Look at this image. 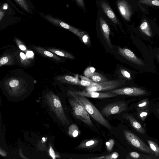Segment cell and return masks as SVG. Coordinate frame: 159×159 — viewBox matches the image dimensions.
Here are the masks:
<instances>
[{"label": "cell", "instance_id": "obj_36", "mask_svg": "<svg viewBox=\"0 0 159 159\" xmlns=\"http://www.w3.org/2000/svg\"><path fill=\"white\" fill-rule=\"evenodd\" d=\"M83 8L84 7V5L83 0H75Z\"/></svg>", "mask_w": 159, "mask_h": 159}, {"label": "cell", "instance_id": "obj_11", "mask_svg": "<svg viewBox=\"0 0 159 159\" xmlns=\"http://www.w3.org/2000/svg\"><path fill=\"white\" fill-rule=\"evenodd\" d=\"M119 11L123 18L127 21H129L132 11L128 3L125 0H120L117 2Z\"/></svg>", "mask_w": 159, "mask_h": 159}, {"label": "cell", "instance_id": "obj_5", "mask_svg": "<svg viewBox=\"0 0 159 159\" xmlns=\"http://www.w3.org/2000/svg\"><path fill=\"white\" fill-rule=\"evenodd\" d=\"M124 133L126 140L133 146L143 152L153 154L150 148L134 134L126 129L124 131Z\"/></svg>", "mask_w": 159, "mask_h": 159}, {"label": "cell", "instance_id": "obj_31", "mask_svg": "<svg viewBox=\"0 0 159 159\" xmlns=\"http://www.w3.org/2000/svg\"><path fill=\"white\" fill-rule=\"evenodd\" d=\"M119 157V154L117 152H115L112 153L105 156V158L106 159H116Z\"/></svg>", "mask_w": 159, "mask_h": 159}, {"label": "cell", "instance_id": "obj_29", "mask_svg": "<svg viewBox=\"0 0 159 159\" xmlns=\"http://www.w3.org/2000/svg\"><path fill=\"white\" fill-rule=\"evenodd\" d=\"M22 7L27 11H29V6L26 0H15Z\"/></svg>", "mask_w": 159, "mask_h": 159}, {"label": "cell", "instance_id": "obj_10", "mask_svg": "<svg viewBox=\"0 0 159 159\" xmlns=\"http://www.w3.org/2000/svg\"><path fill=\"white\" fill-rule=\"evenodd\" d=\"M118 52L119 53L129 61L139 66H143V62L130 49L127 48L119 47Z\"/></svg>", "mask_w": 159, "mask_h": 159}, {"label": "cell", "instance_id": "obj_3", "mask_svg": "<svg viewBox=\"0 0 159 159\" xmlns=\"http://www.w3.org/2000/svg\"><path fill=\"white\" fill-rule=\"evenodd\" d=\"M123 80H107L100 83H93L91 85L87 87V92H100L112 90L124 84Z\"/></svg>", "mask_w": 159, "mask_h": 159}, {"label": "cell", "instance_id": "obj_34", "mask_svg": "<svg viewBox=\"0 0 159 159\" xmlns=\"http://www.w3.org/2000/svg\"><path fill=\"white\" fill-rule=\"evenodd\" d=\"M130 156L131 157L134 158H138L140 157L139 154L137 152H133L130 153Z\"/></svg>", "mask_w": 159, "mask_h": 159}, {"label": "cell", "instance_id": "obj_1", "mask_svg": "<svg viewBox=\"0 0 159 159\" xmlns=\"http://www.w3.org/2000/svg\"><path fill=\"white\" fill-rule=\"evenodd\" d=\"M71 96L84 107L88 113L94 120L107 129H111V126L108 121L86 97L75 95H72Z\"/></svg>", "mask_w": 159, "mask_h": 159}, {"label": "cell", "instance_id": "obj_35", "mask_svg": "<svg viewBox=\"0 0 159 159\" xmlns=\"http://www.w3.org/2000/svg\"><path fill=\"white\" fill-rule=\"evenodd\" d=\"M49 153L50 155L53 158H55L56 156L54 152L51 147H50L49 149Z\"/></svg>", "mask_w": 159, "mask_h": 159}, {"label": "cell", "instance_id": "obj_42", "mask_svg": "<svg viewBox=\"0 0 159 159\" xmlns=\"http://www.w3.org/2000/svg\"><path fill=\"white\" fill-rule=\"evenodd\" d=\"M157 57L159 61V49H158V51L157 53Z\"/></svg>", "mask_w": 159, "mask_h": 159}, {"label": "cell", "instance_id": "obj_16", "mask_svg": "<svg viewBox=\"0 0 159 159\" xmlns=\"http://www.w3.org/2000/svg\"><path fill=\"white\" fill-rule=\"evenodd\" d=\"M125 117L129 120L131 125L135 129L141 134L145 133V130L144 129L132 115H126Z\"/></svg>", "mask_w": 159, "mask_h": 159}, {"label": "cell", "instance_id": "obj_17", "mask_svg": "<svg viewBox=\"0 0 159 159\" xmlns=\"http://www.w3.org/2000/svg\"><path fill=\"white\" fill-rule=\"evenodd\" d=\"M56 79L61 83L72 84H78L79 81L78 75L75 77L68 75L60 76L57 77Z\"/></svg>", "mask_w": 159, "mask_h": 159}, {"label": "cell", "instance_id": "obj_13", "mask_svg": "<svg viewBox=\"0 0 159 159\" xmlns=\"http://www.w3.org/2000/svg\"><path fill=\"white\" fill-rule=\"evenodd\" d=\"M46 18L48 20L56 25L68 30L70 31L77 35L79 30L72 27L61 20L53 18L50 16H47Z\"/></svg>", "mask_w": 159, "mask_h": 159}, {"label": "cell", "instance_id": "obj_37", "mask_svg": "<svg viewBox=\"0 0 159 159\" xmlns=\"http://www.w3.org/2000/svg\"><path fill=\"white\" fill-rule=\"evenodd\" d=\"M20 57L21 58V62L24 61L26 60V57L24 53L21 52L20 53Z\"/></svg>", "mask_w": 159, "mask_h": 159}, {"label": "cell", "instance_id": "obj_44", "mask_svg": "<svg viewBox=\"0 0 159 159\" xmlns=\"http://www.w3.org/2000/svg\"><path fill=\"white\" fill-rule=\"evenodd\" d=\"M42 140H43V141H45V138H44V137L43 138H42Z\"/></svg>", "mask_w": 159, "mask_h": 159}, {"label": "cell", "instance_id": "obj_14", "mask_svg": "<svg viewBox=\"0 0 159 159\" xmlns=\"http://www.w3.org/2000/svg\"><path fill=\"white\" fill-rule=\"evenodd\" d=\"M33 47L37 52L43 56L52 58L58 62H60L61 60L60 57L54 53L42 47L38 46H33Z\"/></svg>", "mask_w": 159, "mask_h": 159}, {"label": "cell", "instance_id": "obj_6", "mask_svg": "<svg viewBox=\"0 0 159 159\" xmlns=\"http://www.w3.org/2000/svg\"><path fill=\"white\" fill-rule=\"evenodd\" d=\"M127 105L123 101H119L108 104L101 111L102 114L106 116L118 114L126 111Z\"/></svg>", "mask_w": 159, "mask_h": 159}, {"label": "cell", "instance_id": "obj_15", "mask_svg": "<svg viewBox=\"0 0 159 159\" xmlns=\"http://www.w3.org/2000/svg\"><path fill=\"white\" fill-rule=\"evenodd\" d=\"M101 5L104 12L109 18L115 24H119L115 14L108 4L106 2H102Z\"/></svg>", "mask_w": 159, "mask_h": 159}, {"label": "cell", "instance_id": "obj_7", "mask_svg": "<svg viewBox=\"0 0 159 159\" xmlns=\"http://www.w3.org/2000/svg\"><path fill=\"white\" fill-rule=\"evenodd\" d=\"M68 95H73L87 97L92 98H105L116 97L118 95L111 92H98L79 91L69 90L68 92Z\"/></svg>", "mask_w": 159, "mask_h": 159}, {"label": "cell", "instance_id": "obj_21", "mask_svg": "<svg viewBox=\"0 0 159 159\" xmlns=\"http://www.w3.org/2000/svg\"><path fill=\"white\" fill-rule=\"evenodd\" d=\"M140 28L141 31L146 35L148 37L152 36V33L150 27L148 22L145 20L143 22Z\"/></svg>", "mask_w": 159, "mask_h": 159}, {"label": "cell", "instance_id": "obj_19", "mask_svg": "<svg viewBox=\"0 0 159 159\" xmlns=\"http://www.w3.org/2000/svg\"><path fill=\"white\" fill-rule=\"evenodd\" d=\"M48 49L58 56L71 59H75L74 56L72 54L65 51L53 48H48Z\"/></svg>", "mask_w": 159, "mask_h": 159}, {"label": "cell", "instance_id": "obj_45", "mask_svg": "<svg viewBox=\"0 0 159 159\" xmlns=\"http://www.w3.org/2000/svg\"><path fill=\"white\" fill-rule=\"evenodd\" d=\"M157 112H158V114H159V109H157Z\"/></svg>", "mask_w": 159, "mask_h": 159}, {"label": "cell", "instance_id": "obj_41", "mask_svg": "<svg viewBox=\"0 0 159 159\" xmlns=\"http://www.w3.org/2000/svg\"><path fill=\"white\" fill-rule=\"evenodd\" d=\"M27 55L28 57H31L33 55V52L31 51H29L27 52Z\"/></svg>", "mask_w": 159, "mask_h": 159}, {"label": "cell", "instance_id": "obj_38", "mask_svg": "<svg viewBox=\"0 0 159 159\" xmlns=\"http://www.w3.org/2000/svg\"><path fill=\"white\" fill-rule=\"evenodd\" d=\"M148 114L147 112H142L140 114V116L142 119H144V117H145Z\"/></svg>", "mask_w": 159, "mask_h": 159}, {"label": "cell", "instance_id": "obj_28", "mask_svg": "<svg viewBox=\"0 0 159 159\" xmlns=\"http://www.w3.org/2000/svg\"><path fill=\"white\" fill-rule=\"evenodd\" d=\"M95 69L93 67H88L84 71V75L85 76L89 78L95 72Z\"/></svg>", "mask_w": 159, "mask_h": 159}, {"label": "cell", "instance_id": "obj_2", "mask_svg": "<svg viewBox=\"0 0 159 159\" xmlns=\"http://www.w3.org/2000/svg\"><path fill=\"white\" fill-rule=\"evenodd\" d=\"M45 98L48 105L62 123L69 125V121L65 115L59 98L50 92L45 95Z\"/></svg>", "mask_w": 159, "mask_h": 159}, {"label": "cell", "instance_id": "obj_8", "mask_svg": "<svg viewBox=\"0 0 159 159\" xmlns=\"http://www.w3.org/2000/svg\"><path fill=\"white\" fill-rule=\"evenodd\" d=\"M6 88L10 94L15 96L24 92L25 89L22 80L16 78L8 80L6 83Z\"/></svg>", "mask_w": 159, "mask_h": 159}, {"label": "cell", "instance_id": "obj_27", "mask_svg": "<svg viewBox=\"0 0 159 159\" xmlns=\"http://www.w3.org/2000/svg\"><path fill=\"white\" fill-rule=\"evenodd\" d=\"M12 59L10 56H5L2 57L0 60V66L12 63Z\"/></svg>", "mask_w": 159, "mask_h": 159}, {"label": "cell", "instance_id": "obj_32", "mask_svg": "<svg viewBox=\"0 0 159 159\" xmlns=\"http://www.w3.org/2000/svg\"><path fill=\"white\" fill-rule=\"evenodd\" d=\"M15 40L20 49L24 51L26 50V47L20 41L17 39H15Z\"/></svg>", "mask_w": 159, "mask_h": 159}, {"label": "cell", "instance_id": "obj_43", "mask_svg": "<svg viewBox=\"0 0 159 159\" xmlns=\"http://www.w3.org/2000/svg\"><path fill=\"white\" fill-rule=\"evenodd\" d=\"M7 7L6 6H4L3 7V8L5 9H6L7 8Z\"/></svg>", "mask_w": 159, "mask_h": 159}, {"label": "cell", "instance_id": "obj_4", "mask_svg": "<svg viewBox=\"0 0 159 159\" xmlns=\"http://www.w3.org/2000/svg\"><path fill=\"white\" fill-rule=\"evenodd\" d=\"M69 102L75 117L89 126H94L89 114L81 103L73 98L69 99Z\"/></svg>", "mask_w": 159, "mask_h": 159}, {"label": "cell", "instance_id": "obj_23", "mask_svg": "<svg viewBox=\"0 0 159 159\" xmlns=\"http://www.w3.org/2000/svg\"><path fill=\"white\" fill-rule=\"evenodd\" d=\"M80 77L81 78V80L79 81L78 85L88 87L91 85L94 82L86 76L80 75Z\"/></svg>", "mask_w": 159, "mask_h": 159}, {"label": "cell", "instance_id": "obj_30", "mask_svg": "<svg viewBox=\"0 0 159 159\" xmlns=\"http://www.w3.org/2000/svg\"><path fill=\"white\" fill-rule=\"evenodd\" d=\"M114 141L113 139H111L106 143V146L107 150L109 152L111 151L114 144Z\"/></svg>", "mask_w": 159, "mask_h": 159}, {"label": "cell", "instance_id": "obj_20", "mask_svg": "<svg viewBox=\"0 0 159 159\" xmlns=\"http://www.w3.org/2000/svg\"><path fill=\"white\" fill-rule=\"evenodd\" d=\"M89 78L95 83H100L107 80L106 77L96 72H95Z\"/></svg>", "mask_w": 159, "mask_h": 159}, {"label": "cell", "instance_id": "obj_22", "mask_svg": "<svg viewBox=\"0 0 159 159\" xmlns=\"http://www.w3.org/2000/svg\"><path fill=\"white\" fill-rule=\"evenodd\" d=\"M78 126L75 124L70 125L68 129V134L71 137H76L80 134Z\"/></svg>", "mask_w": 159, "mask_h": 159}, {"label": "cell", "instance_id": "obj_46", "mask_svg": "<svg viewBox=\"0 0 159 159\" xmlns=\"http://www.w3.org/2000/svg\"></svg>", "mask_w": 159, "mask_h": 159}, {"label": "cell", "instance_id": "obj_24", "mask_svg": "<svg viewBox=\"0 0 159 159\" xmlns=\"http://www.w3.org/2000/svg\"><path fill=\"white\" fill-rule=\"evenodd\" d=\"M77 35L80 39L85 44H88L89 43L90 39L89 36L85 32L79 30Z\"/></svg>", "mask_w": 159, "mask_h": 159}, {"label": "cell", "instance_id": "obj_33", "mask_svg": "<svg viewBox=\"0 0 159 159\" xmlns=\"http://www.w3.org/2000/svg\"><path fill=\"white\" fill-rule=\"evenodd\" d=\"M121 72L122 75L125 78L129 80L131 79V75L130 73L126 70L123 69H121Z\"/></svg>", "mask_w": 159, "mask_h": 159}, {"label": "cell", "instance_id": "obj_12", "mask_svg": "<svg viewBox=\"0 0 159 159\" xmlns=\"http://www.w3.org/2000/svg\"><path fill=\"white\" fill-rule=\"evenodd\" d=\"M101 30L106 41L110 48L113 47L110 39V30L106 21L101 17L99 18Z\"/></svg>", "mask_w": 159, "mask_h": 159}, {"label": "cell", "instance_id": "obj_40", "mask_svg": "<svg viewBox=\"0 0 159 159\" xmlns=\"http://www.w3.org/2000/svg\"><path fill=\"white\" fill-rule=\"evenodd\" d=\"M105 156H102L97 157L89 158H88V159H102L105 158Z\"/></svg>", "mask_w": 159, "mask_h": 159}, {"label": "cell", "instance_id": "obj_39", "mask_svg": "<svg viewBox=\"0 0 159 159\" xmlns=\"http://www.w3.org/2000/svg\"><path fill=\"white\" fill-rule=\"evenodd\" d=\"M147 102L146 101L138 105V107H142L145 106L147 105Z\"/></svg>", "mask_w": 159, "mask_h": 159}, {"label": "cell", "instance_id": "obj_26", "mask_svg": "<svg viewBox=\"0 0 159 159\" xmlns=\"http://www.w3.org/2000/svg\"><path fill=\"white\" fill-rule=\"evenodd\" d=\"M139 2L148 5L159 6V0H140Z\"/></svg>", "mask_w": 159, "mask_h": 159}, {"label": "cell", "instance_id": "obj_18", "mask_svg": "<svg viewBox=\"0 0 159 159\" xmlns=\"http://www.w3.org/2000/svg\"><path fill=\"white\" fill-rule=\"evenodd\" d=\"M99 141L96 139H91L83 141L77 146V149L88 148L96 146Z\"/></svg>", "mask_w": 159, "mask_h": 159}, {"label": "cell", "instance_id": "obj_25", "mask_svg": "<svg viewBox=\"0 0 159 159\" xmlns=\"http://www.w3.org/2000/svg\"><path fill=\"white\" fill-rule=\"evenodd\" d=\"M149 147L156 156L159 155V147L154 142L147 140Z\"/></svg>", "mask_w": 159, "mask_h": 159}, {"label": "cell", "instance_id": "obj_9", "mask_svg": "<svg viewBox=\"0 0 159 159\" xmlns=\"http://www.w3.org/2000/svg\"><path fill=\"white\" fill-rule=\"evenodd\" d=\"M111 92L118 95H124L129 96H139L147 93L145 90L137 87H125L110 91Z\"/></svg>", "mask_w": 159, "mask_h": 159}]
</instances>
